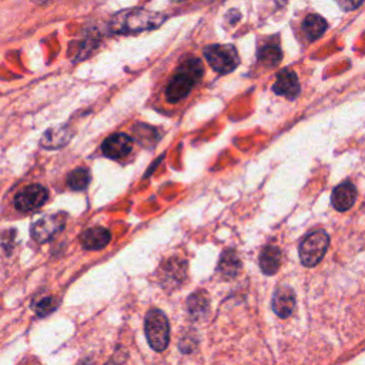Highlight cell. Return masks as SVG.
<instances>
[{
    "label": "cell",
    "mask_w": 365,
    "mask_h": 365,
    "mask_svg": "<svg viewBox=\"0 0 365 365\" xmlns=\"http://www.w3.org/2000/svg\"><path fill=\"white\" fill-rule=\"evenodd\" d=\"M70 140V134L66 128H50L41 138V145L46 148L63 147Z\"/></svg>",
    "instance_id": "e0dca14e"
},
{
    "label": "cell",
    "mask_w": 365,
    "mask_h": 365,
    "mask_svg": "<svg viewBox=\"0 0 365 365\" xmlns=\"http://www.w3.org/2000/svg\"><path fill=\"white\" fill-rule=\"evenodd\" d=\"M205 308H208V299L207 295H201V294H192L188 299V312L192 317H200L204 315Z\"/></svg>",
    "instance_id": "d6986e66"
},
{
    "label": "cell",
    "mask_w": 365,
    "mask_h": 365,
    "mask_svg": "<svg viewBox=\"0 0 365 365\" xmlns=\"http://www.w3.org/2000/svg\"><path fill=\"white\" fill-rule=\"evenodd\" d=\"M294 308H295L294 291L287 285L277 288V291L274 292V297H272L274 312L281 318H287L292 314Z\"/></svg>",
    "instance_id": "30bf717a"
},
{
    "label": "cell",
    "mask_w": 365,
    "mask_h": 365,
    "mask_svg": "<svg viewBox=\"0 0 365 365\" xmlns=\"http://www.w3.org/2000/svg\"><path fill=\"white\" fill-rule=\"evenodd\" d=\"M329 245V237L325 231L318 230L304 237L299 244V259L305 267L317 265L325 255Z\"/></svg>",
    "instance_id": "5b68a950"
},
{
    "label": "cell",
    "mask_w": 365,
    "mask_h": 365,
    "mask_svg": "<svg viewBox=\"0 0 365 365\" xmlns=\"http://www.w3.org/2000/svg\"><path fill=\"white\" fill-rule=\"evenodd\" d=\"M133 147V140L131 137H128L124 133H115L108 135L103 144H101V151L106 157L113 158V160H118L125 157Z\"/></svg>",
    "instance_id": "ba28073f"
},
{
    "label": "cell",
    "mask_w": 365,
    "mask_h": 365,
    "mask_svg": "<svg viewBox=\"0 0 365 365\" xmlns=\"http://www.w3.org/2000/svg\"><path fill=\"white\" fill-rule=\"evenodd\" d=\"M204 66L200 58L191 57L182 61V64L177 68L175 74L171 77L167 88L165 97L170 103H177L187 97L192 87L202 77Z\"/></svg>",
    "instance_id": "7a4b0ae2"
},
{
    "label": "cell",
    "mask_w": 365,
    "mask_h": 365,
    "mask_svg": "<svg viewBox=\"0 0 365 365\" xmlns=\"http://www.w3.org/2000/svg\"><path fill=\"white\" fill-rule=\"evenodd\" d=\"M204 57L211 68L220 74L231 73L240 64V56L231 44H210L204 48Z\"/></svg>",
    "instance_id": "277c9868"
},
{
    "label": "cell",
    "mask_w": 365,
    "mask_h": 365,
    "mask_svg": "<svg viewBox=\"0 0 365 365\" xmlns=\"http://www.w3.org/2000/svg\"><path fill=\"white\" fill-rule=\"evenodd\" d=\"M241 268V261L232 250H225L220 258L218 269L225 278H234Z\"/></svg>",
    "instance_id": "9a60e30c"
},
{
    "label": "cell",
    "mask_w": 365,
    "mask_h": 365,
    "mask_svg": "<svg viewBox=\"0 0 365 365\" xmlns=\"http://www.w3.org/2000/svg\"><path fill=\"white\" fill-rule=\"evenodd\" d=\"M111 240V234L107 228L103 227H94L88 228L81 235V244L87 250H101L104 248Z\"/></svg>",
    "instance_id": "7c38bea8"
},
{
    "label": "cell",
    "mask_w": 365,
    "mask_h": 365,
    "mask_svg": "<svg viewBox=\"0 0 365 365\" xmlns=\"http://www.w3.org/2000/svg\"><path fill=\"white\" fill-rule=\"evenodd\" d=\"M66 220H67V215L64 212H58V214H53V215H47V217L40 218L31 227L33 238L38 242L48 241L58 231L63 230V227L66 224Z\"/></svg>",
    "instance_id": "52a82bcc"
},
{
    "label": "cell",
    "mask_w": 365,
    "mask_h": 365,
    "mask_svg": "<svg viewBox=\"0 0 365 365\" xmlns=\"http://www.w3.org/2000/svg\"><path fill=\"white\" fill-rule=\"evenodd\" d=\"M345 4H348L349 9H356L358 6H361L365 0H344Z\"/></svg>",
    "instance_id": "44dd1931"
},
{
    "label": "cell",
    "mask_w": 365,
    "mask_h": 365,
    "mask_svg": "<svg viewBox=\"0 0 365 365\" xmlns=\"http://www.w3.org/2000/svg\"><path fill=\"white\" fill-rule=\"evenodd\" d=\"M145 336L154 351H164L170 341V325L165 314L160 309H150L144 321Z\"/></svg>",
    "instance_id": "3957f363"
},
{
    "label": "cell",
    "mask_w": 365,
    "mask_h": 365,
    "mask_svg": "<svg viewBox=\"0 0 365 365\" xmlns=\"http://www.w3.org/2000/svg\"><path fill=\"white\" fill-rule=\"evenodd\" d=\"M281 265V251L275 245H267L259 254L261 271L267 275H272L278 271Z\"/></svg>",
    "instance_id": "4fadbf2b"
},
{
    "label": "cell",
    "mask_w": 365,
    "mask_h": 365,
    "mask_svg": "<svg viewBox=\"0 0 365 365\" xmlns=\"http://www.w3.org/2000/svg\"><path fill=\"white\" fill-rule=\"evenodd\" d=\"M272 90L278 96H284L289 100H294L301 90L297 74L292 70H281L277 74V80L272 86Z\"/></svg>",
    "instance_id": "9c48e42d"
},
{
    "label": "cell",
    "mask_w": 365,
    "mask_h": 365,
    "mask_svg": "<svg viewBox=\"0 0 365 365\" xmlns=\"http://www.w3.org/2000/svg\"><path fill=\"white\" fill-rule=\"evenodd\" d=\"M88 182H90V174H88L87 168H83V167L74 168V170L68 174V177H67V184H68V187H70L71 190H74V191H83V190H86L87 185H88Z\"/></svg>",
    "instance_id": "ac0fdd59"
},
{
    "label": "cell",
    "mask_w": 365,
    "mask_h": 365,
    "mask_svg": "<svg viewBox=\"0 0 365 365\" xmlns=\"http://www.w3.org/2000/svg\"><path fill=\"white\" fill-rule=\"evenodd\" d=\"M282 58V51L278 44L268 43L258 50V61L265 67H275Z\"/></svg>",
    "instance_id": "2e32d148"
},
{
    "label": "cell",
    "mask_w": 365,
    "mask_h": 365,
    "mask_svg": "<svg viewBox=\"0 0 365 365\" xmlns=\"http://www.w3.org/2000/svg\"><path fill=\"white\" fill-rule=\"evenodd\" d=\"M327 26H328L327 21L319 14H309L302 21V30L308 37V40L311 41L319 38L325 33Z\"/></svg>",
    "instance_id": "5bb4252c"
},
{
    "label": "cell",
    "mask_w": 365,
    "mask_h": 365,
    "mask_svg": "<svg viewBox=\"0 0 365 365\" xmlns=\"http://www.w3.org/2000/svg\"><path fill=\"white\" fill-rule=\"evenodd\" d=\"M167 16L160 11L135 7L127 9L115 13L108 23V29L111 33L117 34H130L140 33L144 30H153L161 26L165 21Z\"/></svg>",
    "instance_id": "6da1fadb"
},
{
    "label": "cell",
    "mask_w": 365,
    "mask_h": 365,
    "mask_svg": "<svg viewBox=\"0 0 365 365\" xmlns=\"http://www.w3.org/2000/svg\"><path fill=\"white\" fill-rule=\"evenodd\" d=\"M46 200H47V190L40 184H31L16 194L14 207L19 211L30 212L40 208Z\"/></svg>",
    "instance_id": "8992f818"
},
{
    "label": "cell",
    "mask_w": 365,
    "mask_h": 365,
    "mask_svg": "<svg viewBox=\"0 0 365 365\" xmlns=\"http://www.w3.org/2000/svg\"><path fill=\"white\" fill-rule=\"evenodd\" d=\"M356 200V188L352 182H342L336 185L331 194V202L335 210L346 211L349 210Z\"/></svg>",
    "instance_id": "8fae6325"
},
{
    "label": "cell",
    "mask_w": 365,
    "mask_h": 365,
    "mask_svg": "<svg viewBox=\"0 0 365 365\" xmlns=\"http://www.w3.org/2000/svg\"><path fill=\"white\" fill-rule=\"evenodd\" d=\"M58 304H60V301L56 297H46L34 305V309L38 317H46V315L51 314L58 307Z\"/></svg>",
    "instance_id": "ffe728a7"
}]
</instances>
